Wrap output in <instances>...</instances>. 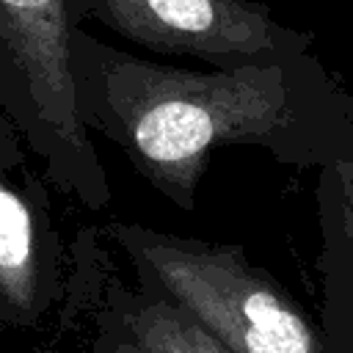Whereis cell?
Instances as JSON below:
<instances>
[{
    "mask_svg": "<svg viewBox=\"0 0 353 353\" xmlns=\"http://www.w3.org/2000/svg\"><path fill=\"white\" fill-rule=\"evenodd\" d=\"M77 110L179 210L196 207L210 154L256 146L292 168H323L353 146V99L306 55L234 69H185L72 30Z\"/></svg>",
    "mask_w": 353,
    "mask_h": 353,
    "instance_id": "6da1fadb",
    "label": "cell"
},
{
    "mask_svg": "<svg viewBox=\"0 0 353 353\" xmlns=\"http://www.w3.org/2000/svg\"><path fill=\"white\" fill-rule=\"evenodd\" d=\"M138 287L179 306L232 353H325L320 323L237 243H210L110 221Z\"/></svg>",
    "mask_w": 353,
    "mask_h": 353,
    "instance_id": "7a4b0ae2",
    "label": "cell"
},
{
    "mask_svg": "<svg viewBox=\"0 0 353 353\" xmlns=\"http://www.w3.org/2000/svg\"><path fill=\"white\" fill-rule=\"evenodd\" d=\"M66 0H0V110L44 163V176L88 210L110 182L77 110Z\"/></svg>",
    "mask_w": 353,
    "mask_h": 353,
    "instance_id": "3957f363",
    "label": "cell"
},
{
    "mask_svg": "<svg viewBox=\"0 0 353 353\" xmlns=\"http://www.w3.org/2000/svg\"><path fill=\"white\" fill-rule=\"evenodd\" d=\"M66 11L74 28L94 19L143 50L199 58L212 69L292 61L306 47V36L251 0H66Z\"/></svg>",
    "mask_w": 353,
    "mask_h": 353,
    "instance_id": "277c9868",
    "label": "cell"
},
{
    "mask_svg": "<svg viewBox=\"0 0 353 353\" xmlns=\"http://www.w3.org/2000/svg\"><path fill=\"white\" fill-rule=\"evenodd\" d=\"M69 281L47 185L28 165L14 124H0V323L39 328L66 301Z\"/></svg>",
    "mask_w": 353,
    "mask_h": 353,
    "instance_id": "5b68a950",
    "label": "cell"
},
{
    "mask_svg": "<svg viewBox=\"0 0 353 353\" xmlns=\"http://www.w3.org/2000/svg\"><path fill=\"white\" fill-rule=\"evenodd\" d=\"M317 273L325 353H353V146L317 171Z\"/></svg>",
    "mask_w": 353,
    "mask_h": 353,
    "instance_id": "8992f818",
    "label": "cell"
},
{
    "mask_svg": "<svg viewBox=\"0 0 353 353\" xmlns=\"http://www.w3.org/2000/svg\"><path fill=\"white\" fill-rule=\"evenodd\" d=\"M74 251L94 276L102 306L119 317L143 353H232L171 301L141 287H127L113 273L99 268L102 256L94 245V229L80 232Z\"/></svg>",
    "mask_w": 353,
    "mask_h": 353,
    "instance_id": "52a82bcc",
    "label": "cell"
},
{
    "mask_svg": "<svg viewBox=\"0 0 353 353\" xmlns=\"http://www.w3.org/2000/svg\"><path fill=\"white\" fill-rule=\"evenodd\" d=\"M94 309H97V336L88 353H143L113 312H108L102 303H97Z\"/></svg>",
    "mask_w": 353,
    "mask_h": 353,
    "instance_id": "ba28073f",
    "label": "cell"
}]
</instances>
